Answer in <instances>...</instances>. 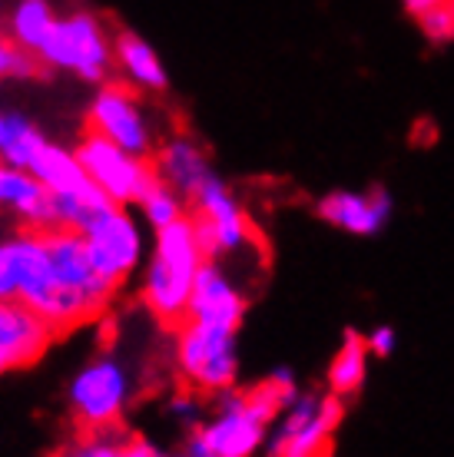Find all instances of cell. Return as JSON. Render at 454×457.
I'll use <instances>...</instances> for the list:
<instances>
[{"label":"cell","instance_id":"52a82bcc","mask_svg":"<svg viewBox=\"0 0 454 457\" xmlns=\"http://www.w3.org/2000/svg\"><path fill=\"white\" fill-rule=\"evenodd\" d=\"M40 60L46 67L77 73L80 80L100 83L114 67L116 54L97 17L73 13V17H63V21L54 23V30H50L44 50H40Z\"/></svg>","mask_w":454,"mask_h":457},{"label":"cell","instance_id":"44dd1931","mask_svg":"<svg viewBox=\"0 0 454 457\" xmlns=\"http://www.w3.org/2000/svg\"><path fill=\"white\" fill-rule=\"evenodd\" d=\"M401 7L432 46L454 44V0H401Z\"/></svg>","mask_w":454,"mask_h":457},{"label":"cell","instance_id":"7c38bea8","mask_svg":"<svg viewBox=\"0 0 454 457\" xmlns=\"http://www.w3.org/2000/svg\"><path fill=\"white\" fill-rule=\"evenodd\" d=\"M395 216V199L385 186L372 189H335L318 203V219L349 236H378Z\"/></svg>","mask_w":454,"mask_h":457},{"label":"cell","instance_id":"603a6c76","mask_svg":"<svg viewBox=\"0 0 454 457\" xmlns=\"http://www.w3.org/2000/svg\"><path fill=\"white\" fill-rule=\"evenodd\" d=\"M126 435L120 428H100V431H80L70 445H63L54 457H120Z\"/></svg>","mask_w":454,"mask_h":457},{"label":"cell","instance_id":"f1b7e54d","mask_svg":"<svg viewBox=\"0 0 454 457\" xmlns=\"http://www.w3.org/2000/svg\"><path fill=\"white\" fill-rule=\"evenodd\" d=\"M176 457H206V454H199V451H193V447H186L182 454H176Z\"/></svg>","mask_w":454,"mask_h":457},{"label":"cell","instance_id":"2e32d148","mask_svg":"<svg viewBox=\"0 0 454 457\" xmlns=\"http://www.w3.org/2000/svg\"><path fill=\"white\" fill-rule=\"evenodd\" d=\"M0 209H13L21 219H27L34 228H57L54 199L44 189V183L34 172L17 170L0 160Z\"/></svg>","mask_w":454,"mask_h":457},{"label":"cell","instance_id":"277c9868","mask_svg":"<svg viewBox=\"0 0 454 457\" xmlns=\"http://www.w3.org/2000/svg\"><path fill=\"white\" fill-rule=\"evenodd\" d=\"M176 368L193 391H206V395L232 391L239 375L236 332L182 321L176 328Z\"/></svg>","mask_w":454,"mask_h":457},{"label":"cell","instance_id":"9a60e30c","mask_svg":"<svg viewBox=\"0 0 454 457\" xmlns=\"http://www.w3.org/2000/svg\"><path fill=\"white\" fill-rule=\"evenodd\" d=\"M153 170H156L159 179H163L166 186H172L182 199H193V195L213 179V170H209V160H206V149L199 146L193 137L166 139V143L156 149Z\"/></svg>","mask_w":454,"mask_h":457},{"label":"cell","instance_id":"d4e9b609","mask_svg":"<svg viewBox=\"0 0 454 457\" xmlns=\"http://www.w3.org/2000/svg\"><path fill=\"white\" fill-rule=\"evenodd\" d=\"M37 60L34 54H27L21 46L0 34V77H34Z\"/></svg>","mask_w":454,"mask_h":457},{"label":"cell","instance_id":"5b68a950","mask_svg":"<svg viewBox=\"0 0 454 457\" xmlns=\"http://www.w3.org/2000/svg\"><path fill=\"white\" fill-rule=\"evenodd\" d=\"M30 172L44 183V189L54 199L57 228H77L80 232L103 206H110V199L97 189V183L83 170V162L77 160V149L46 143Z\"/></svg>","mask_w":454,"mask_h":457},{"label":"cell","instance_id":"8992f818","mask_svg":"<svg viewBox=\"0 0 454 457\" xmlns=\"http://www.w3.org/2000/svg\"><path fill=\"white\" fill-rule=\"evenodd\" d=\"M130 371L120 358L100 354L80 368L70 381V414L80 424V431H100V428H116L130 404Z\"/></svg>","mask_w":454,"mask_h":457},{"label":"cell","instance_id":"7402d4cb","mask_svg":"<svg viewBox=\"0 0 454 457\" xmlns=\"http://www.w3.org/2000/svg\"><path fill=\"white\" fill-rule=\"evenodd\" d=\"M139 209H143V219H147L153 228H166L172 226L176 219L186 216V209H182V195L172 189V186H166L163 179H156V183L149 186L147 195L137 203Z\"/></svg>","mask_w":454,"mask_h":457},{"label":"cell","instance_id":"6da1fadb","mask_svg":"<svg viewBox=\"0 0 454 457\" xmlns=\"http://www.w3.org/2000/svg\"><path fill=\"white\" fill-rule=\"evenodd\" d=\"M296 398L298 388L289 368L273 371L249 391H226L216 411L193 431L189 447L206 457H252L269 441L285 404H292Z\"/></svg>","mask_w":454,"mask_h":457},{"label":"cell","instance_id":"30bf717a","mask_svg":"<svg viewBox=\"0 0 454 457\" xmlns=\"http://www.w3.org/2000/svg\"><path fill=\"white\" fill-rule=\"evenodd\" d=\"M80 232L87 239V249H90L97 272L114 288L123 286L126 278L139 269V262H143V236H139V226L116 203L103 206Z\"/></svg>","mask_w":454,"mask_h":457},{"label":"cell","instance_id":"484cf974","mask_svg":"<svg viewBox=\"0 0 454 457\" xmlns=\"http://www.w3.org/2000/svg\"><path fill=\"white\" fill-rule=\"evenodd\" d=\"M365 345H368V352L375 354V358H388L398 348V332L391 325H378L372 335H365Z\"/></svg>","mask_w":454,"mask_h":457},{"label":"cell","instance_id":"d6986e66","mask_svg":"<svg viewBox=\"0 0 454 457\" xmlns=\"http://www.w3.org/2000/svg\"><path fill=\"white\" fill-rule=\"evenodd\" d=\"M44 146H46L44 133L27 116L0 113V160L17 166V170L30 172V166L37 162Z\"/></svg>","mask_w":454,"mask_h":457},{"label":"cell","instance_id":"4fadbf2b","mask_svg":"<svg viewBox=\"0 0 454 457\" xmlns=\"http://www.w3.org/2000/svg\"><path fill=\"white\" fill-rule=\"evenodd\" d=\"M242 319H246V295H242V288L232 282V275L223 269V262L209 259L199 269V275H196L186 321H199V325L239 332Z\"/></svg>","mask_w":454,"mask_h":457},{"label":"cell","instance_id":"83f0119b","mask_svg":"<svg viewBox=\"0 0 454 457\" xmlns=\"http://www.w3.org/2000/svg\"><path fill=\"white\" fill-rule=\"evenodd\" d=\"M120 457H166V454L153 441H147V437H126L123 454Z\"/></svg>","mask_w":454,"mask_h":457},{"label":"cell","instance_id":"4316f807","mask_svg":"<svg viewBox=\"0 0 454 457\" xmlns=\"http://www.w3.org/2000/svg\"><path fill=\"white\" fill-rule=\"evenodd\" d=\"M170 411H172V418L176 421H182V424H189V428H199V404H196V398H176L170 404Z\"/></svg>","mask_w":454,"mask_h":457},{"label":"cell","instance_id":"ac0fdd59","mask_svg":"<svg viewBox=\"0 0 454 457\" xmlns=\"http://www.w3.org/2000/svg\"><path fill=\"white\" fill-rule=\"evenodd\" d=\"M368 354L372 352H368L362 335H345V342L329 365V391L335 398H352L362 391L365 378H368Z\"/></svg>","mask_w":454,"mask_h":457},{"label":"cell","instance_id":"e0dca14e","mask_svg":"<svg viewBox=\"0 0 454 457\" xmlns=\"http://www.w3.org/2000/svg\"><path fill=\"white\" fill-rule=\"evenodd\" d=\"M116 63L126 73V80L139 90H166V70L153 46L137 34H120L114 44Z\"/></svg>","mask_w":454,"mask_h":457},{"label":"cell","instance_id":"cb8c5ba5","mask_svg":"<svg viewBox=\"0 0 454 457\" xmlns=\"http://www.w3.org/2000/svg\"><path fill=\"white\" fill-rule=\"evenodd\" d=\"M21 288V262H17V245L13 239L0 242V302H17Z\"/></svg>","mask_w":454,"mask_h":457},{"label":"cell","instance_id":"ba28073f","mask_svg":"<svg viewBox=\"0 0 454 457\" xmlns=\"http://www.w3.org/2000/svg\"><path fill=\"white\" fill-rule=\"evenodd\" d=\"M77 160L83 162V170L97 183V189L116 206L139 203L149 186L159 179L153 162H147L143 156H133L130 149L116 146L100 133H87L80 139Z\"/></svg>","mask_w":454,"mask_h":457},{"label":"cell","instance_id":"3957f363","mask_svg":"<svg viewBox=\"0 0 454 457\" xmlns=\"http://www.w3.org/2000/svg\"><path fill=\"white\" fill-rule=\"evenodd\" d=\"M345 421V398L335 395H302L285 404L273 435L265 441L269 457H329L335 445V431Z\"/></svg>","mask_w":454,"mask_h":457},{"label":"cell","instance_id":"ffe728a7","mask_svg":"<svg viewBox=\"0 0 454 457\" xmlns=\"http://www.w3.org/2000/svg\"><path fill=\"white\" fill-rule=\"evenodd\" d=\"M54 23H57V17H54L46 0H21L11 17V40L21 46V50L40 57L46 37L54 30Z\"/></svg>","mask_w":454,"mask_h":457},{"label":"cell","instance_id":"7a4b0ae2","mask_svg":"<svg viewBox=\"0 0 454 457\" xmlns=\"http://www.w3.org/2000/svg\"><path fill=\"white\" fill-rule=\"evenodd\" d=\"M206 262L209 255L199 242L193 216H182L172 226L156 228L153 255H149L143 286H139V298L153 312V319L170 328H180L189 312L196 275Z\"/></svg>","mask_w":454,"mask_h":457},{"label":"cell","instance_id":"8fae6325","mask_svg":"<svg viewBox=\"0 0 454 457\" xmlns=\"http://www.w3.org/2000/svg\"><path fill=\"white\" fill-rule=\"evenodd\" d=\"M87 123H90V133H100L116 146L130 149L133 156L147 160L156 149V133H153L147 106L139 104V96L130 87H116V83L100 87L90 100Z\"/></svg>","mask_w":454,"mask_h":457},{"label":"cell","instance_id":"5bb4252c","mask_svg":"<svg viewBox=\"0 0 454 457\" xmlns=\"http://www.w3.org/2000/svg\"><path fill=\"white\" fill-rule=\"evenodd\" d=\"M57 332L23 302H0V361L4 368H27L40 361Z\"/></svg>","mask_w":454,"mask_h":457},{"label":"cell","instance_id":"9c48e42d","mask_svg":"<svg viewBox=\"0 0 454 457\" xmlns=\"http://www.w3.org/2000/svg\"><path fill=\"white\" fill-rule=\"evenodd\" d=\"M193 203V222L199 232L206 255L219 262L229 255H239L252 245V222L239 199L229 193V186L213 176L199 193L189 199Z\"/></svg>","mask_w":454,"mask_h":457}]
</instances>
